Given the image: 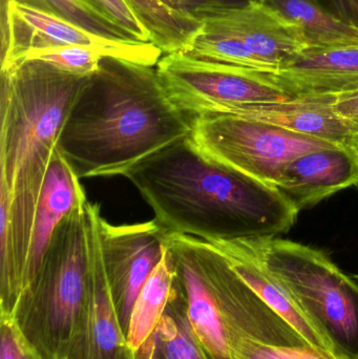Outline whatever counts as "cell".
<instances>
[{
    "instance_id": "cell-1",
    "label": "cell",
    "mask_w": 358,
    "mask_h": 359,
    "mask_svg": "<svg viewBox=\"0 0 358 359\" xmlns=\"http://www.w3.org/2000/svg\"><path fill=\"white\" fill-rule=\"evenodd\" d=\"M90 76L38 60L1 69L0 185L8 200V215L0 212L1 313L12 316L22 293L42 186L65 118Z\"/></svg>"
},
{
    "instance_id": "cell-2",
    "label": "cell",
    "mask_w": 358,
    "mask_h": 359,
    "mask_svg": "<svg viewBox=\"0 0 358 359\" xmlns=\"http://www.w3.org/2000/svg\"><path fill=\"white\" fill-rule=\"evenodd\" d=\"M124 177L164 229L208 243L277 238L294 227L300 213L277 187L207 157L191 137Z\"/></svg>"
},
{
    "instance_id": "cell-3",
    "label": "cell",
    "mask_w": 358,
    "mask_h": 359,
    "mask_svg": "<svg viewBox=\"0 0 358 359\" xmlns=\"http://www.w3.org/2000/svg\"><path fill=\"white\" fill-rule=\"evenodd\" d=\"M191 123L170 102L156 67L104 57L74 101L57 149L79 179L124 176L191 137Z\"/></svg>"
},
{
    "instance_id": "cell-4",
    "label": "cell",
    "mask_w": 358,
    "mask_h": 359,
    "mask_svg": "<svg viewBox=\"0 0 358 359\" xmlns=\"http://www.w3.org/2000/svg\"><path fill=\"white\" fill-rule=\"evenodd\" d=\"M88 202L74 208L57 226L39 269L21 293L12 316L39 359L67 358L83 320L90 278Z\"/></svg>"
},
{
    "instance_id": "cell-5",
    "label": "cell",
    "mask_w": 358,
    "mask_h": 359,
    "mask_svg": "<svg viewBox=\"0 0 358 359\" xmlns=\"http://www.w3.org/2000/svg\"><path fill=\"white\" fill-rule=\"evenodd\" d=\"M246 241L343 353L358 359L357 280L319 249L277 238Z\"/></svg>"
},
{
    "instance_id": "cell-6",
    "label": "cell",
    "mask_w": 358,
    "mask_h": 359,
    "mask_svg": "<svg viewBox=\"0 0 358 359\" xmlns=\"http://www.w3.org/2000/svg\"><path fill=\"white\" fill-rule=\"evenodd\" d=\"M191 128L204 155L273 187L296 158L338 145L239 116H198Z\"/></svg>"
},
{
    "instance_id": "cell-7",
    "label": "cell",
    "mask_w": 358,
    "mask_h": 359,
    "mask_svg": "<svg viewBox=\"0 0 358 359\" xmlns=\"http://www.w3.org/2000/svg\"><path fill=\"white\" fill-rule=\"evenodd\" d=\"M170 102L191 118L231 115L237 109L292 99L262 72L172 53L156 65Z\"/></svg>"
},
{
    "instance_id": "cell-8",
    "label": "cell",
    "mask_w": 358,
    "mask_h": 359,
    "mask_svg": "<svg viewBox=\"0 0 358 359\" xmlns=\"http://www.w3.org/2000/svg\"><path fill=\"white\" fill-rule=\"evenodd\" d=\"M90 46L109 57L156 67L163 56L153 42L109 39L31 4H1V69L34 50L60 46Z\"/></svg>"
},
{
    "instance_id": "cell-9",
    "label": "cell",
    "mask_w": 358,
    "mask_h": 359,
    "mask_svg": "<svg viewBox=\"0 0 358 359\" xmlns=\"http://www.w3.org/2000/svg\"><path fill=\"white\" fill-rule=\"evenodd\" d=\"M101 249L113 305L125 337L135 303L161 262L170 232L156 219L111 225L99 217Z\"/></svg>"
},
{
    "instance_id": "cell-10",
    "label": "cell",
    "mask_w": 358,
    "mask_h": 359,
    "mask_svg": "<svg viewBox=\"0 0 358 359\" xmlns=\"http://www.w3.org/2000/svg\"><path fill=\"white\" fill-rule=\"evenodd\" d=\"M200 32L241 41L275 73L308 48L298 27L260 0L200 13Z\"/></svg>"
},
{
    "instance_id": "cell-11",
    "label": "cell",
    "mask_w": 358,
    "mask_h": 359,
    "mask_svg": "<svg viewBox=\"0 0 358 359\" xmlns=\"http://www.w3.org/2000/svg\"><path fill=\"white\" fill-rule=\"evenodd\" d=\"M166 245L200 343L212 359H239L208 268L207 243L193 236L168 233Z\"/></svg>"
},
{
    "instance_id": "cell-12",
    "label": "cell",
    "mask_w": 358,
    "mask_h": 359,
    "mask_svg": "<svg viewBox=\"0 0 358 359\" xmlns=\"http://www.w3.org/2000/svg\"><path fill=\"white\" fill-rule=\"evenodd\" d=\"M90 228L88 297L79 332L65 359H134L113 305L101 249L100 206L86 204Z\"/></svg>"
},
{
    "instance_id": "cell-13",
    "label": "cell",
    "mask_w": 358,
    "mask_h": 359,
    "mask_svg": "<svg viewBox=\"0 0 358 359\" xmlns=\"http://www.w3.org/2000/svg\"><path fill=\"white\" fill-rule=\"evenodd\" d=\"M209 244L227 257L231 267L252 287V290L290 326L294 327L308 345L329 355L350 358L343 353L322 325L267 269L247 241Z\"/></svg>"
},
{
    "instance_id": "cell-14",
    "label": "cell",
    "mask_w": 358,
    "mask_h": 359,
    "mask_svg": "<svg viewBox=\"0 0 358 359\" xmlns=\"http://www.w3.org/2000/svg\"><path fill=\"white\" fill-rule=\"evenodd\" d=\"M357 183L358 149L353 145H334L294 159L277 188L300 212Z\"/></svg>"
},
{
    "instance_id": "cell-15",
    "label": "cell",
    "mask_w": 358,
    "mask_h": 359,
    "mask_svg": "<svg viewBox=\"0 0 358 359\" xmlns=\"http://www.w3.org/2000/svg\"><path fill=\"white\" fill-rule=\"evenodd\" d=\"M265 77L292 98L358 90V46L307 48L283 69Z\"/></svg>"
},
{
    "instance_id": "cell-16",
    "label": "cell",
    "mask_w": 358,
    "mask_h": 359,
    "mask_svg": "<svg viewBox=\"0 0 358 359\" xmlns=\"http://www.w3.org/2000/svg\"><path fill=\"white\" fill-rule=\"evenodd\" d=\"M336 95H306L287 101L241 107L231 115L249 118L338 145H353L354 123L334 109Z\"/></svg>"
},
{
    "instance_id": "cell-17",
    "label": "cell",
    "mask_w": 358,
    "mask_h": 359,
    "mask_svg": "<svg viewBox=\"0 0 358 359\" xmlns=\"http://www.w3.org/2000/svg\"><path fill=\"white\" fill-rule=\"evenodd\" d=\"M86 202L80 179L56 149L48 165L34 219L22 291L35 278L57 226L74 208Z\"/></svg>"
},
{
    "instance_id": "cell-18",
    "label": "cell",
    "mask_w": 358,
    "mask_h": 359,
    "mask_svg": "<svg viewBox=\"0 0 358 359\" xmlns=\"http://www.w3.org/2000/svg\"><path fill=\"white\" fill-rule=\"evenodd\" d=\"M134 359H212L191 326L177 273L165 311L149 339L135 350Z\"/></svg>"
},
{
    "instance_id": "cell-19",
    "label": "cell",
    "mask_w": 358,
    "mask_h": 359,
    "mask_svg": "<svg viewBox=\"0 0 358 359\" xmlns=\"http://www.w3.org/2000/svg\"><path fill=\"white\" fill-rule=\"evenodd\" d=\"M298 27L308 48L358 46V25L317 0H260Z\"/></svg>"
},
{
    "instance_id": "cell-20",
    "label": "cell",
    "mask_w": 358,
    "mask_h": 359,
    "mask_svg": "<svg viewBox=\"0 0 358 359\" xmlns=\"http://www.w3.org/2000/svg\"><path fill=\"white\" fill-rule=\"evenodd\" d=\"M174 282V259L166 245L161 262L145 283L132 308L126 337L132 352L138 349L155 330L165 311Z\"/></svg>"
},
{
    "instance_id": "cell-21",
    "label": "cell",
    "mask_w": 358,
    "mask_h": 359,
    "mask_svg": "<svg viewBox=\"0 0 358 359\" xmlns=\"http://www.w3.org/2000/svg\"><path fill=\"white\" fill-rule=\"evenodd\" d=\"M125 1L163 55L184 52L201 29V22L195 17L172 10L159 0Z\"/></svg>"
},
{
    "instance_id": "cell-22",
    "label": "cell",
    "mask_w": 358,
    "mask_h": 359,
    "mask_svg": "<svg viewBox=\"0 0 358 359\" xmlns=\"http://www.w3.org/2000/svg\"><path fill=\"white\" fill-rule=\"evenodd\" d=\"M8 0H1V4ZM109 39L134 40L117 21L88 0H18ZM136 41V40H135Z\"/></svg>"
},
{
    "instance_id": "cell-23",
    "label": "cell",
    "mask_w": 358,
    "mask_h": 359,
    "mask_svg": "<svg viewBox=\"0 0 358 359\" xmlns=\"http://www.w3.org/2000/svg\"><path fill=\"white\" fill-rule=\"evenodd\" d=\"M104 57L109 56L102 50L90 46H60L27 53L14 65L25 61H43L67 73L90 76L98 69L99 65Z\"/></svg>"
},
{
    "instance_id": "cell-24",
    "label": "cell",
    "mask_w": 358,
    "mask_h": 359,
    "mask_svg": "<svg viewBox=\"0 0 358 359\" xmlns=\"http://www.w3.org/2000/svg\"><path fill=\"white\" fill-rule=\"evenodd\" d=\"M240 359H351L336 358L311 346H270L245 341L239 348Z\"/></svg>"
},
{
    "instance_id": "cell-25",
    "label": "cell",
    "mask_w": 358,
    "mask_h": 359,
    "mask_svg": "<svg viewBox=\"0 0 358 359\" xmlns=\"http://www.w3.org/2000/svg\"><path fill=\"white\" fill-rule=\"evenodd\" d=\"M92 4L106 13L109 17L117 21L120 27L139 42H153L151 34L146 27L137 18L134 11L125 0H88Z\"/></svg>"
},
{
    "instance_id": "cell-26",
    "label": "cell",
    "mask_w": 358,
    "mask_h": 359,
    "mask_svg": "<svg viewBox=\"0 0 358 359\" xmlns=\"http://www.w3.org/2000/svg\"><path fill=\"white\" fill-rule=\"evenodd\" d=\"M0 359H39L21 337L12 318L0 316Z\"/></svg>"
},
{
    "instance_id": "cell-27",
    "label": "cell",
    "mask_w": 358,
    "mask_h": 359,
    "mask_svg": "<svg viewBox=\"0 0 358 359\" xmlns=\"http://www.w3.org/2000/svg\"><path fill=\"white\" fill-rule=\"evenodd\" d=\"M164 6L182 14L197 17L200 13L223 6H240L248 0H159Z\"/></svg>"
},
{
    "instance_id": "cell-28",
    "label": "cell",
    "mask_w": 358,
    "mask_h": 359,
    "mask_svg": "<svg viewBox=\"0 0 358 359\" xmlns=\"http://www.w3.org/2000/svg\"><path fill=\"white\" fill-rule=\"evenodd\" d=\"M334 109L351 123H358V90L336 95Z\"/></svg>"
},
{
    "instance_id": "cell-29",
    "label": "cell",
    "mask_w": 358,
    "mask_h": 359,
    "mask_svg": "<svg viewBox=\"0 0 358 359\" xmlns=\"http://www.w3.org/2000/svg\"><path fill=\"white\" fill-rule=\"evenodd\" d=\"M338 16L358 25V0H317Z\"/></svg>"
},
{
    "instance_id": "cell-30",
    "label": "cell",
    "mask_w": 358,
    "mask_h": 359,
    "mask_svg": "<svg viewBox=\"0 0 358 359\" xmlns=\"http://www.w3.org/2000/svg\"><path fill=\"white\" fill-rule=\"evenodd\" d=\"M353 147L358 149V123H354V136H353Z\"/></svg>"
},
{
    "instance_id": "cell-31",
    "label": "cell",
    "mask_w": 358,
    "mask_h": 359,
    "mask_svg": "<svg viewBox=\"0 0 358 359\" xmlns=\"http://www.w3.org/2000/svg\"><path fill=\"white\" fill-rule=\"evenodd\" d=\"M353 278H354L355 280H357V282H358V276H353Z\"/></svg>"
},
{
    "instance_id": "cell-32",
    "label": "cell",
    "mask_w": 358,
    "mask_h": 359,
    "mask_svg": "<svg viewBox=\"0 0 358 359\" xmlns=\"http://www.w3.org/2000/svg\"><path fill=\"white\" fill-rule=\"evenodd\" d=\"M357 189H358V183L357 184Z\"/></svg>"
}]
</instances>
